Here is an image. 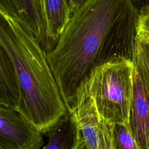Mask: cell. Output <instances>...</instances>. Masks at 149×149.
I'll use <instances>...</instances> for the list:
<instances>
[{"label": "cell", "mask_w": 149, "mask_h": 149, "mask_svg": "<svg viewBox=\"0 0 149 149\" xmlns=\"http://www.w3.org/2000/svg\"><path fill=\"white\" fill-rule=\"evenodd\" d=\"M111 149H140L127 126L112 123L111 132Z\"/></svg>", "instance_id": "obj_12"}, {"label": "cell", "mask_w": 149, "mask_h": 149, "mask_svg": "<svg viewBox=\"0 0 149 149\" xmlns=\"http://www.w3.org/2000/svg\"><path fill=\"white\" fill-rule=\"evenodd\" d=\"M138 33L149 37V12L140 13Z\"/></svg>", "instance_id": "obj_14"}, {"label": "cell", "mask_w": 149, "mask_h": 149, "mask_svg": "<svg viewBox=\"0 0 149 149\" xmlns=\"http://www.w3.org/2000/svg\"><path fill=\"white\" fill-rule=\"evenodd\" d=\"M73 149H88L81 133Z\"/></svg>", "instance_id": "obj_17"}, {"label": "cell", "mask_w": 149, "mask_h": 149, "mask_svg": "<svg viewBox=\"0 0 149 149\" xmlns=\"http://www.w3.org/2000/svg\"><path fill=\"white\" fill-rule=\"evenodd\" d=\"M41 9V14H42V19L43 23V28H44V34H45V17H44V0H40Z\"/></svg>", "instance_id": "obj_18"}, {"label": "cell", "mask_w": 149, "mask_h": 149, "mask_svg": "<svg viewBox=\"0 0 149 149\" xmlns=\"http://www.w3.org/2000/svg\"><path fill=\"white\" fill-rule=\"evenodd\" d=\"M80 132L72 114L68 112L45 134L48 143L45 149H73Z\"/></svg>", "instance_id": "obj_10"}, {"label": "cell", "mask_w": 149, "mask_h": 149, "mask_svg": "<svg viewBox=\"0 0 149 149\" xmlns=\"http://www.w3.org/2000/svg\"><path fill=\"white\" fill-rule=\"evenodd\" d=\"M148 149H149V147H148Z\"/></svg>", "instance_id": "obj_21"}, {"label": "cell", "mask_w": 149, "mask_h": 149, "mask_svg": "<svg viewBox=\"0 0 149 149\" xmlns=\"http://www.w3.org/2000/svg\"><path fill=\"white\" fill-rule=\"evenodd\" d=\"M0 12L25 28L38 26L42 20L40 0H0Z\"/></svg>", "instance_id": "obj_9"}, {"label": "cell", "mask_w": 149, "mask_h": 149, "mask_svg": "<svg viewBox=\"0 0 149 149\" xmlns=\"http://www.w3.org/2000/svg\"><path fill=\"white\" fill-rule=\"evenodd\" d=\"M65 1L66 2V4L67 6L68 7L69 9L70 10V0H65ZM70 14H71V13H70Z\"/></svg>", "instance_id": "obj_19"}, {"label": "cell", "mask_w": 149, "mask_h": 149, "mask_svg": "<svg viewBox=\"0 0 149 149\" xmlns=\"http://www.w3.org/2000/svg\"><path fill=\"white\" fill-rule=\"evenodd\" d=\"M134 70L131 61L110 62L96 68L81 84L93 98L101 119L128 126Z\"/></svg>", "instance_id": "obj_3"}, {"label": "cell", "mask_w": 149, "mask_h": 149, "mask_svg": "<svg viewBox=\"0 0 149 149\" xmlns=\"http://www.w3.org/2000/svg\"><path fill=\"white\" fill-rule=\"evenodd\" d=\"M140 149L149 147V91L135 68L128 126Z\"/></svg>", "instance_id": "obj_6"}, {"label": "cell", "mask_w": 149, "mask_h": 149, "mask_svg": "<svg viewBox=\"0 0 149 149\" xmlns=\"http://www.w3.org/2000/svg\"><path fill=\"white\" fill-rule=\"evenodd\" d=\"M112 123L101 119L98 149L111 148V132Z\"/></svg>", "instance_id": "obj_13"}, {"label": "cell", "mask_w": 149, "mask_h": 149, "mask_svg": "<svg viewBox=\"0 0 149 149\" xmlns=\"http://www.w3.org/2000/svg\"><path fill=\"white\" fill-rule=\"evenodd\" d=\"M73 116L88 149H98L101 119L95 102L83 85L68 109Z\"/></svg>", "instance_id": "obj_5"}, {"label": "cell", "mask_w": 149, "mask_h": 149, "mask_svg": "<svg viewBox=\"0 0 149 149\" xmlns=\"http://www.w3.org/2000/svg\"><path fill=\"white\" fill-rule=\"evenodd\" d=\"M134 5L139 11L142 12H149V0H131Z\"/></svg>", "instance_id": "obj_15"}, {"label": "cell", "mask_w": 149, "mask_h": 149, "mask_svg": "<svg viewBox=\"0 0 149 149\" xmlns=\"http://www.w3.org/2000/svg\"><path fill=\"white\" fill-rule=\"evenodd\" d=\"M0 149H2V148H1V147H0Z\"/></svg>", "instance_id": "obj_20"}, {"label": "cell", "mask_w": 149, "mask_h": 149, "mask_svg": "<svg viewBox=\"0 0 149 149\" xmlns=\"http://www.w3.org/2000/svg\"><path fill=\"white\" fill-rule=\"evenodd\" d=\"M20 96V87L14 63L0 45V106L17 111Z\"/></svg>", "instance_id": "obj_7"}, {"label": "cell", "mask_w": 149, "mask_h": 149, "mask_svg": "<svg viewBox=\"0 0 149 149\" xmlns=\"http://www.w3.org/2000/svg\"><path fill=\"white\" fill-rule=\"evenodd\" d=\"M0 45L12 59L20 87L18 111L42 133L68 112L40 42L8 15L0 13Z\"/></svg>", "instance_id": "obj_2"}, {"label": "cell", "mask_w": 149, "mask_h": 149, "mask_svg": "<svg viewBox=\"0 0 149 149\" xmlns=\"http://www.w3.org/2000/svg\"><path fill=\"white\" fill-rule=\"evenodd\" d=\"M134 63L144 86L149 91V37L138 33Z\"/></svg>", "instance_id": "obj_11"}, {"label": "cell", "mask_w": 149, "mask_h": 149, "mask_svg": "<svg viewBox=\"0 0 149 149\" xmlns=\"http://www.w3.org/2000/svg\"><path fill=\"white\" fill-rule=\"evenodd\" d=\"M86 1V0H70V13L72 16Z\"/></svg>", "instance_id": "obj_16"}, {"label": "cell", "mask_w": 149, "mask_h": 149, "mask_svg": "<svg viewBox=\"0 0 149 149\" xmlns=\"http://www.w3.org/2000/svg\"><path fill=\"white\" fill-rule=\"evenodd\" d=\"M140 12L131 0H86L74 13L47 58L68 109L97 68L134 62Z\"/></svg>", "instance_id": "obj_1"}, {"label": "cell", "mask_w": 149, "mask_h": 149, "mask_svg": "<svg viewBox=\"0 0 149 149\" xmlns=\"http://www.w3.org/2000/svg\"><path fill=\"white\" fill-rule=\"evenodd\" d=\"M45 42L44 49L51 51L72 17L65 0H44Z\"/></svg>", "instance_id": "obj_8"}, {"label": "cell", "mask_w": 149, "mask_h": 149, "mask_svg": "<svg viewBox=\"0 0 149 149\" xmlns=\"http://www.w3.org/2000/svg\"><path fill=\"white\" fill-rule=\"evenodd\" d=\"M42 133L18 111L0 106V147L2 149H40Z\"/></svg>", "instance_id": "obj_4"}]
</instances>
